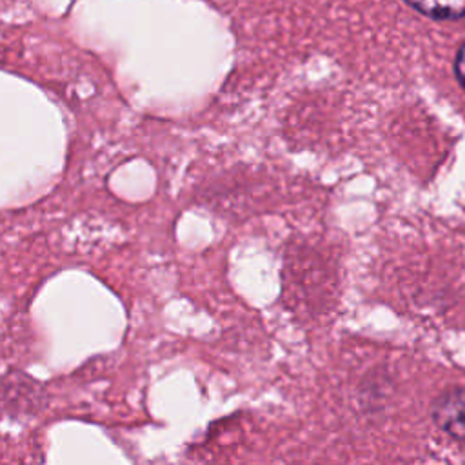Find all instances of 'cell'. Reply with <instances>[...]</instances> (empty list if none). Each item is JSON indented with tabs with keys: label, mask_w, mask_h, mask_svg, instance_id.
<instances>
[{
	"label": "cell",
	"mask_w": 465,
	"mask_h": 465,
	"mask_svg": "<svg viewBox=\"0 0 465 465\" xmlns=\"http://www.w3.org/2000/svg\"><path fill=\"white\" fill-rule=\"evenodd\" d=\"M432 420L443 432L465 441V387L438 396L432 405Z\"/></svg>",
	"instance_id": "obj_1"
},
{
	"label": "cell",
	"mask_w": 465,
	"mask_h": 465,
	"mask_svg": "<svg viewBox=\"0 0 465 465\" xmlns=\"http://www.w3.org/2000/svg\"><path fill=\"white\" fill-rule=\"evenodd\" d=\"M418 13L432 20H458L465 16V0H405Z\"/></svg>",
	"instance_id": "obj_2"
},
{
	"label": "cell",
	"mask_w": 465,
	"mask_h": 465,
	"mask_svg": "<svg viewBox=\"0 0 465 465\" xmlns=\"http://www.w3.org/2000/svg\"><path fill=\"white\" fill-rule=\"evenodd\" d=\"M454 73H456L458 82H460L461 87L465 89V44L460 47V51H458V54H456V60H454Z\"/></svg>",
	"instance_id": "obj_3"
}]
</instances>
